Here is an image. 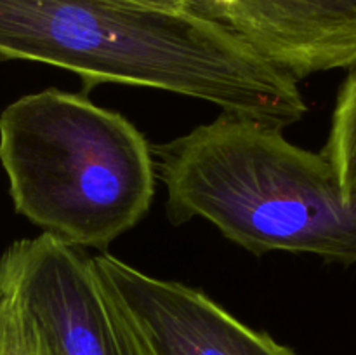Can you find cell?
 Wrapping results in <instances>:
<instances>
[{
  "mask_svg": "<svg viewBox=\"0 0 356 355\" xmlns=\"http://www.w3.org/2000/svg\"><path fill=\"white\" fill-rule=\"evenodd\" d=\"M94 263L152 355H298L198 289L146 275L108 253Z\"/></svg>",
  "mask_w": 356,
  "mask_h": 355,
  "instance_id": "obj_5",
  "label": "cell"
},
{
  "mask_svg": "<svg viewBox=\"0 0 356 355\" xmlns=\"http://www.w3.org/2000/svg\"><path fill=\"white\" fill-rule=\"evenodd\" d=\"M0 296L30 313L51 355H152L94 258L51 233L7 247Z\"/></svg>",
  "mask_w": 356,
  "mask_h": 355,
  "instance_id": "obj_4",
  "label": "cell"
},
{
  "mask_svg": "<svg viewBox=\"0 0 356 355\" xmlns=\"http://www.w3.org/2000/svg\"><path fill=\"white\" fill-rule=\"evenodd\" d=\"M0 162L16 211L80 249L104 251L141 223L159 178L153 148L129 118L54 87L2 111Z\"/></svg>",
  "mask_w": 356,
  "mask_h": 355,
  "instance_id": "obj_3",
  "label": "cell"
},
{
  "mask_svg": "<svg viewBox=\"0 0 356 355\" xmlns=\"http://www.w3.org/2000/svg\"><path fill=\"white\" fill-rule=\"evenodd\" d=\"M284 129L222 113L153 146L176 225L204 218L250 253H309L356 263V207L323 152L292 145Z\"/></svg>",
  "mask_w": 356,
  "mask_h": 355,
  "instance_id": "obj_2",
  "label": "cell"
},
{
  "mask_svg": "<svg viewBox=\"0 0 356 355\" xmlns=\"http://www.w3.org/2000/svg\"><path fill=\"white\" fill-rule=\"evenodd\" d=\"M0 56L99 84L198 97L285 129L308 103L298 80L225 24L122 0H0Z\"/></svg>",
  "mask_w": 356,
  "mask_h": 355,
  "instance_id": "obj_1",
  "label": "cell"
},
{
  "mask_svg": "<svg viewBox=\"0 0 356 355\" xmlns=\"http://www.w3.org/2000/svg\"><path fill=\"white\" fill-rule=\"evenodd\" d=\"M323 153L332 164L344 200L356 207V65L337 94Z\"/></svg>",
  "mask_w": 356,
  "mask_h": 355,
  "instance_id": "obj_7",
  "label": "cell"
},
{
  "mask_svg": "<svg viewBox=\"0 0 356 355\" xmlns=\"http://www.w3.org/2000/svg\"><path fill=\"white\" fill-rule=\"evenodd\" d=\"M0 355H51L30 313L3 296H0Z\"/></svg>",
  "mask_w": 356,
  "mask_h": 355,
  "instance_id": "obj_8",
  "label": "cell"
},
{
  "mask_svg": "<svg viewBox=\"0 0 356 355\" xmlns=\"http://www.w3.org/2000/svg\"><path fill=\"white\" fill-rule=\"evenodd\" d=\"M296 80L356 65V0H186Z\"/></svg>",
  "mask_w": 356,
  "mask_h": 355,
  "instance_id": "obj_6",
  "label": "cell"
}]
</instances>
